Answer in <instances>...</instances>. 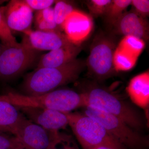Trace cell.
Listing matches in <instances>:
<instances>
[{"instance_id":"obj_13","label":"cell","mask_w":149,"mask_h":149,"mask_svg":"<svg viewBox=\"0 0 149 149\" xmlns=\"http://www.w3.org/2000/svg\"><path fill=\"white\" fill-rule=\"evenodd\" d=\"M113 25L117 32L124 36H134L145 42L148 40V21L133 11L124 13Z\"/></svg>"},{"instance_id":"obj_2","label":"cell","mask_w":149,"mask_h":149,"mask_svg":"<svg viewBox=\"0 0 149 149\" xmlns=\"http://www.w3.org/2000/svg\"><path fill=\"white\" fill-rule=\"evenodd\" d=\"M84 67L83 61L76 59L58 67L36 68L24 78L22 95H41L74 82L78 79Z\"/></svg>"},{"instance_id":"obj_10","label":"cell","mask_w":149,"mask_h":149,"mask_svg":"<svg viewBox=\"0 0 149 149\" xmlns=\"http://www.w3.org/2000/svg\"><path fill=\"white\" fill-rule=\"evenodd\" d=\"M93 27L91 16L74 10L66 17L62 30L64 31L65 35L70 42L80 46L90 35Z\"/></svg>"},{"instance_id":"obj_14","label":"cell","mask_w":149,"mask_h":149,"mask_svg":"<svg viewBox=\"0 0 149 149\" xmlns=\"http://www.w3.org/2000/svg\"><path fill=\"white\" fill-rule=\"evenodd\" d=\"M132 103L146 111V116L149 106V71L138 74L132 78L126 88Z\"/></svg>"},{"instance_id":"obj_20","label":"cell","mask_w":149,"mask_h":149,"mask_svg":"<svg viewBox=\"0 0 149 149\" xmlns=\"http://www.w3.org/2000/svg\"><path fill=\"white\" fill-rule=\"evenodd\" d=\"M131 0H113L109 6L104 15L107 21L112 24L115 23L131 4Z\"/></svg>"},{"instance_id":"obj_18","label":"cell","mask_w":149,"mask_h":149,"mask_svg":"<svg viewBox=\"0 0 149 149\" xmlns=\"http://www.w3.org/2000/svg\"><path fill=\"white\" fill-rule=\"evenodd\" d=\"M138 58L117 47L115 50L113 56L115 70L126 71L130 70L135 66Z\"/></svg>"},{"instance_id":"obj_3","label":"cell","mask_w":149,"mask_h":149,"mask_svg":"<svg viewBox=\"0 0 149 149\" xmlns=\"http://www.w3.org/2000/svg\"><path fill=\"white\" fill-rule=\"evenodd\" d=\"M0 99L17 107L41 108L66 113L84 107L87 104L83 93L68 89L55 90L37 96L25 95L11 92L0 95Z\"/></svg>"},{"instance_id":"obj_21","label":"cell","mask_w":149,"mask_h":149,"mask_svg":"<svg viewBox=\"0 0 149 149\" xmlns=\"http://www.w3.org/2000/svg\"><path fill=\"white\" fill-rule=\"evenodd\" d=\"M47 149H80L72 136L58 132H54Z\"/></svg>"},{"instance_id":"obj_7","label":"cell","mask_w":149,"mask_h":149,"mask_svg":"<svg viewBox=\"0 0 149 149\" xmlns=\"http://www.w3.org/2000/svg\"><path fill=\"white\" fill-rule=\"evenodd\" d=\"M115 49L113 40L106 36H98L93 42L87 65L91 75L97 80L107 79L114 73L113 56Z\"/></svg>"},{"instance_id":"obj_12","label":"cell","mask_w":149,"mask_h":149,"mask_svg":"<svg viewBox=\"0 0 149 149\" xmlns=\"http://www.w3.org/2000/svg\"><path fill=\"white\" fill-rule=\"evenodd\" d=\"M24 34L23 40L38 51L54 50L72 43L61 31L45 32L30 29Z\"/></svg>"},{"instance_id":"obj_15","label":"cell","mask_w":149,"mask_h":149,"mask_svg":"<svg viewBox=\"0 0 149 149\" xmlns=\"http://www.w3.org/2000/svg\"><path fill=\"white\" fill-rule=\"evenodd\" d=\"M81 50L80 46L71 43L62 47L50 51L41 56L36 68L62 66L76 59Z\"/></svg>"},{"instance_id":"obj_29","label":"cell","mask_w":149,"mask_h":149,"mask_svg":"<svg viewBox=\"0 0 149 149\" xmlns=\"http://www.w3.org/2000/svg\"><path fill=\"white\" fill-rule=\"evenodd\" d=\"M13 149H23V148L22 146H19Z\"/></svg>"},{"instance_id":"obj_9","label":"cell","mask_w":149,"mask_h":149,"mask_svg":"<svg viewBox=\"0 0 149 149\" xmlns=\"http://www.w3.org/2000/svg\"><path fill=\"white\" fill-rule=\"evenodd\" d=\"M18 108L26 118L50 132H58L68 125L66 113L41 108Z\"/></svg>"},{"instance_id":"obj_25","label":"cell","mask_w":149,"mask_h":149,"mask_svg":"<svg viewBox=\"0 0 149 149\" xmlns=\"http://www.w3.org/2000/svg\"><path fill=\"white\" fill-rule=\"evenodd\" d=\"M22 146L18 139L13 135L0 132V149H13Z\"/></svg>"},{"instance_id":"obj_8","label":"cell","mask_w":149,"mask_h":149,"mask_svg":"<svg viewBox=\"0 0 149 149\" xmlns=\"http://www.w3.org/2000/svg\"><path fill=\"white\" fill-rule=\"evenodd\" d=\"M54 132H50L25 116L19 123L15 136L23 149H47Z\"/></svg>"},{"instance_id":"obj_30","label":"cell","mask_w":149,"mask_h":149,"mask_svg":"<svg viewBox=\"0 0 149 149\" xmlns=\"http://www.w3.org/2000/svg\"><path fill=\"white\" fill-rule=\"evenodd\" d=\"M1 45L0 44V51H1Z\"/></svg>"},{"instance_id":"obj_23","label":"cell","mask_w":149,"mask_h":149,"mask_svg":"<svg viewBox=\"0 0 149 149\" xmlns=\"http://www.w3.org/2000/svg\"><path fill=\"white\" fill-rule=\"evenodd\" d=\"M53 9L55 21L61 30L66 17L75 9L69 3L62 1H57Z\"/></svg>"},{"instance_id":"obj_6","label":"cell","mask_w":149,"mask_h":149,"mask_svg":"<svg viewBox=\"0 0 149 149\" xmlns=\"http://www.w3.org/2000/svg\"><path fill=\"white\" fill-rule=\"evenodd\" d=\"M39 51L32 49L24 40L15 46L1 45L0 79H12L31 66L37 60Z\"/></svg>"},{"instance_id":"obj_16","label":"cell","mask_w":149,"mask_h":149,"mask_svg":"<svg viewBox=\"0 0 149 149\" xmlns=\"http://www.w3.org/2000/svg\"><path fill=\"white\" fill-rule=\"evenodd\" d=\"M24 116L18 107L0 99V132L15 136Z\"/></svg>"},{"instance_id":"obj_27","label":"cell","mask_w":149,"mask_h":149,"mask_svg":"<svg viewBox=\"0 0 149 149\" xmlns=\"http://www.w3.org/2000/svg\"><path fill=\"white\" fill-rule=\"evenodd\" d=\"M24 1L32 10L38 11L51 7V6L55 1L54 0H24Z\"/></svg>"},{"instance_id":"obj_17","label":"cell","mask_w":149,"mask_h":149,"mask_svg":"<svg viewBox=\"0 0 149 149\" xmlns=\"http://www.w3.org/2000/svg\"><path fill=\"white\" fill-rule=\"evenodd\" d=\"M35 24L37 30L39 31L52 32L61 30L56 24L54 9L52 7L37 11L35 15Z\"/></svg>"},{"instance_id":"obj_4","label":"cell","mask_w":149,"mask_h":149,"mask_svg":"<svg viewBox=\"0 0 149 149\" xmlns=\"http://www.w3.org/2000/svg\"><path fill=\"white\" fill-rule=\"evenodd\" d=\"M72 132L83 149L108 146L117 149H127L110 135L96 119L83 113H68Z\"/></svg>"},{"instance_id":"obj_26","label":"cell","mask_w":149,"mask_h":149,"mask_svg":"<svg viewBox=\"0 0 149 149\" xmlns=\"http://www.w3.org/2000/svg\"><path fill=\"white\" fill-rule=\"evenodd\" d=\"M134 12L139 16L145 18L149 15V1L148 0H131V4Z\"/></svg>"},{"instance_id":"obj_19","label":"cell","mask_w":149,"mask_h":149,"mask_svg":"<svg viewBox=\"0 0 149 149\" xmlns=\"http://www.w3.org/2000/svg\"><path fill=\"white\" fill-rule=\"evenodd\" d=\"M145 45V42L140 38L126 36L122 39L118 47L138 58L143 50Z\"/></svg>"},{"instance_id":"obj_1","label":"cell","mask_w":149,"mask_h":149,"mask_svg":"<svg viewBox=\"0 0 149 149\" xmlns=\"http://www.w3.org/2000/svg\"><path fill=\"white\" fill-rule=\"evenodd\" d=\"M82 93L87 106H91L116 116L131 128L141 133L147 125V118L132 103L106 88L91 84Z\"/></svg>"},{"instance_id":"obj_5","label":"cell","mask_w":149,"mask_h":149,"mask_svg":"<svg viewBox=\"0 0 149 149\" xmlns=\"http://www.w3.org/2000/svg\"><path fill=\"white\" fill-rule=\"evenodd\" d=\"M83 108V113L97 120L126 149H145L148 147V137L131 128L118 118L91 106H86Z\"/></svg>"},{"instance_id":"obj_28","label":"cell","mask_w":149,"mask_h":149,"mask_svg":"<svg viewBox=\"0 0 149 149\" xmlns=\"http://www.w3.org/2000/svg\"><path fill=\"white\" fill-rule=\"evenodd\" d=\"M92 149H117L115 148H114L113 147L108 146H98L95 147V148H93Z\"/></svg>"},{"instance_id":"obj_22","label":"cell","mask_w":149,"mask_h":149,"mask_svg":"<svg viewBox=\"0 0 149 149\" xmlns=\"http://www.w3.org/2000/svg\"><path fill=\"white\" fill-rule=\"evenodd\" d=\"M0 40L3 45L15 46L19 44L6 22L4 6L0 7Z\"/></svg>"},{"instance_id":"obj_24","label":"cell","mask_w":149,"mask_h":149,"mask_svg":"<svg viewBox=\"0 0 149 149\" xmlns=\"http://www.w3.org/2000/svg\"><path fill=\"white\" fill-rule=\"evenodd\" d=\"M111 2V0H91L88 1L87 6L91 14L98 16L104 15Z\"/></svg>"},{"instance_id":"obj_11","label":"cell","mask_w":149,"mask_h":149,"mask_svg":"<svg viewBox=\"0 0 149 149\" xmlns=\"http://www.w3.org/2000/svg\"><path fill=\"white\" fill-rule=\"evenodd\" d=\"M33 11L24 0H13L5 6L6 22L11 31L24 33L32 29Z\"/></svg>"}]
</instances>
